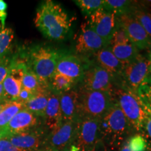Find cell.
Masks as SVG:
<instances>
[{"label":"cell","instance_id":"f1b7e54d","mask_svg":"<svg viewBox=\"0 0 151 151\" xmlns=\"http://www.w3.org/2000/svg\"><path fill=\"white\" fill-rule=\"evenodd\" d=\"M14 39V33L9 27H1L0 25V58L6 55L11 48Z\"/></svg>","mask_w":151,"mask_h":151},{"label":"cell","instance_id":"cb8c5ba5","mask_svg":"<svg viewBox=\"0 0 151 151\" xmlns=\"http://www.w3.org/2000/svg\"><path fill=\"white\" fill-rule=\"evenodd\" d=\"M135 4L136 1L129 0H106L104 1V9L120 16L129 14Z\"/></svg>","mask_w":151,"mask_h":151},{"label":"cell","instance_id":"8d00e7d4","mask_svg":"<svg viewBox=\"0 0 151 151\" xmlns=\"http://www.w3.org/2000/svg\"><path fill=\"white\" fill-rule=\"evenodd\" d=\"M92 151H114L106 147L102 142L99 143Z\"/></svg>","mask_w":151,"mask_h":151},{"label":"cell","instance_id":"4fadbf2b","mask_svg":"<svg viewBox=\"0 0 151 151\" xmlns=\"http://www.w3.org/2000/svg\"><path fill=\"white\" fill-rule=\"evenodd\" d=\"M56 72L71 79L76 84L83 78L85 67L78 56L60 52L56 65Z\"/></svg>","mask_w":151,"mask_h":151},{"label":"cell","instance_id":"f546056e","mask_svg":"<svg viewBox=\"0 0 151 151\" xmlns=\"http://www.w3.org/2000/svg\"><path fill=\"white\" fill-rule=\"evenodd\" d=\"M104 0H75L74 3L86 16H90L96 11L104 9Z\"/></svg>","mask_w":151,"mask_h":151},{"label":"cell","instance_id":"d6986e66","mask_svg":"<svg viewBox=\"0 0 151 151\" xmlns=\"http://www.w3.org/2000/svg\"><path fill=\"white\" fill-rule=\"evenodd\" d=\"M45 127L51 130L62 123V119L60 106V94L50 90L48 101L43 116Z\"/></svg>","mask_w":151,"mask_h":151},{"label":"cell","instance_id":"7c38bea8","mask_svg":"<svg viewBox=\"0 0 151 151\" xmlns=\"http://www.w3.org/2000/svg\"><path fill=\"white\" fill-rule=\"evenodd\" d=\"M118 23L126 32L129 39L139 50L148 48L151 38L140 24L129 14L118 16Z\"/></svg>","mask_w":151,"mask_h":151},{"label":"cell","instance_id":"4316f807","mask_svg":"<svg viewBox=\"0 0 151 151\" xmlns=\"http://www.w3.org/2000/svg\"><path fill=\"white\" fill-rule=\"evenodd\" d=\"M24 109V103L15 101L9 103L0 112V129H3L19 111Z\"/></svg>","mask_w":151,"mask_h":151},{"label":"cell","instance_id":"f35d334b","mask_svg":"<svg viewBox=\"0 0 151 151\" xmlns=\"http://www.w3.org/2000/svg\"><path fill=\"white\" fill-rule=\"evenodd\" d=\"M9 103H10V102H8V101H4V100H3V99L0 100V112H1V111H2L3 109H4L6 106V105L8 104Z\"/></svg>","mask_w":151,"mask_h":151},{"label":"cell","instance_id":"7402d4cb","mask_svg":"<svg viewBox=\"0 0 151 151\" xmlns=\"http://www.w3.org/2000/svg\"><path fill=\"white\" fill-rule=\"evenodd\" d=\"M110 48L114 55L125 65L134 60L139 54V50L131 42L125 44L113 45L110 46Z\"/></svg>","mask_w":151,"mask_h":151},{"label":"cell","instance_id":"836d02e7","mask_svg":"<svg viewBox=\"0 0 151 151\" xmlns=\"http://www.w3.org/2000/svg\"><path fill=\"white\" fill-rule=\"evenodd\" d=\"M7 17V4L3 0H0V22L1 27L4 28L6 19Z\"/></svg>","mask_w":151,"mask_h":151},{"label":"cell","instance_id":"ab89813d","mask_svg":"<svg viewBox=\"0 0 151 151\" xmlns=\"http://www.w3.org/2000/svg\"><path fill=\"white\" fill-rule=\"evenodd\" d=\"M3 95H4V88H3V84L2 83H0V100L3 99Z\"/></svg>","mask_w":151,"mask_h":151},{"label":"cell","instance_id":"484cf974","mask_svg":"<svg viewBox=\"0 0 151 151\" xmlns=\"http://www.w3.org/2000/svg\"><path fill=\"white\" fill-rule=\"evenodd\" d=\"M137 94L147 113L151 116V75L138 87Z\"/></svg>","mask_w":151,"mask_h":151},{"label":"cell","instance_id":"277c9868","mask_svg":"<svg viewBox=\"0 0 151 151\" xmlns=\"http://www.w3.org/2000/svg\"><path fill=\"white\" fill-rule=\"evenodd\" d=\"M113 94H115L113 97L118 103L133 131L139 133L143 132L148 114L141 104L137 92L120 85V87L113 89Z\"/></svg>","mask_w":151,"mask_h":151},{"label":"cell","instance_id":"5bb4252c","mask_svg":"<svg viewBox=\"0 0 151 151\" xmlns=\"http://www.w3.org/2000/svg\"><path fill=\"white\" fill-rule=\"evenodd\" d=\"M109 45L90 27L88 22L82 24L76 42V50L78 53H95Z\"/></svg>","mask_w":151,"mask_h":151},{"label":"cell","instance_id":"d590c367","mask_svg":"<svg viewBox=\"0 0 151 151\" xmlns=\"http://www.w3.org/2000/svg\"><path fill=\"white\" fill-rule=\"evenodd\" d=\"M143 132H146L147 137L151 140V116H150V115H148L146 118Z\"/></svg>","mask_w":151,"mask_h":151},{"label":"cell","instance_id":"9c48e42d","mask_svg":"<svg viewBox=\"0 0 151 151\" xmlns=\"http://www.w3.org/2000/svg\"><path fill=\"white\" fill-rule=\"evenodd\" d=\"M113 77L98 65H93L85 71L81 89L91 91L113 92Z\"/></svg>","mask_w":151,"mask_h":151},{"label":"cell","instance_id":"f6af8a7d","mask_svg":"<svg viewBox=\"0 0 151 151\" xmlns=\"http://www.w3.org/2000/svg\"><path fill=\"white\" fill-rule=\"evenodd\" d=\"M39 151H50V150H46V149H43V148H41V150H39Z\"/></svg>","mask_w":151,"mask_h":151},{"label":"cell","instance_id":"8fae6325","mask_svg":"<svg viewBox=\"0 0 151 151\" xmlns=\"http://www.w3.org/2000/svg\"><path fill=\"white\" fill-rule=\"evenodd\" d=\"M47 134V128L39 126L35 129L4 137L18 148L29 151H39L43 148Z\"/></svg>","mask_w":151,"mask_h":151},{"label":"cell","instance_id":"2e32d148","mask_svg":"<svg viewBox=\"0 0 151 151\" xmlns=\"http://www.w3.org/2000/svg\"><path fill=\"white\" fill-rule=\"evenodd\" d=\"M41 124L39 117L35 116L26 109L19 111L7 125L1 129L3 130L4 137L28 131L39 127Z\"/></svg>","mask_w":151,"mask_h":151},{"label":"cell","instance_id":"e575fe53","mask_svg":"<svg viewBox=\"0 0 151 151\" xmlns=\"http://www.w3.org/2000/svg\"><path fill=\"white\" fill-rule=\"evenodd\" d=\"M34 94H33L32 92L29 91L28 90L24 89V88H22L21 90H20V94H19V96L18 97V99H17V101H21L22 103H24L32 97Z\"/></svg>","mask_w":151,"mask_h":151},{"label":"cell","instance_id":"30bf717a","mask_svg":"<svg viewBox=\"0 0 151 151\" xmlns=\"http://www.w3.org/2000/svg\"><path fill=\"white\" fill-rule=\"evenodd\" d=\"M88 22L90 27L109 44L118 26V16L104 9H100L89 16Z\"/></svg>","mask_w":151,"mask_h":151},{"label":"cell","instance_id":"6da1fadb","mask_svg":"<svg viewBox=\"0 0 151 151\" xmlns=\"http://www.w3.org/2000/svg\"><path fill=\"white\" fill-rule=\"evenodd\" d=\"M72 20L60 4L46 0L37 8L34 22L36 27L47 39L60 41L67 37Z\"/></svg>","mask_w":151,"mask_h":151},{"label":"cell","instance_id":"d6a6232c","mask_svg":"<svg viewBox=\"0 0 151 151\" xmlns=\"http://www.w3.org/2000/svg\"><path fill=\"white\" fill-rule=\"evenodd\" d=\"M0 151H29L18 148L13 145L6 138L3 137L0 140Z\"/></svg>","mask_w":151,"mask_h":151},{"label":"cell","instance_id":"ffe728a7","mask_svg":"<svg viewBox=\"0 0 151 151\" xmlns=\"http://www.w3.org/2000/svg\"><path fill=\"white\" fill-rule=\"evenodd\" d=\"M50 90L35 94L28 101L24 103V109L39 118H43L48 101Z\"/></svg>","mask_w":151,"mask_h":151},{"label":"cell","instance_id":"52a82bcc","mask_svg":"<svg viewBox=\"0 0 151 151\" xmlns=\"http://www.w3.org/2000/svg\"><path fill=\"white\" fill-rule=\"evenodd\" d=\"M77 122H62L47 134L43 148L50 151H67L74 143Z\"/></svg>","mask_w":151,"mask_h":151},{"label":"cell","instance_id":"7a4b0ae2","mask_svg":"<svg viewBox=\"0 0 151 151\" xmlns=\"http://www.w3.org/2000/svg\"><path fill=\"white\" fill-rule=\"evenodd\" d=\"M133 129L117 101L100 119V132L101 142L109 148L114 150L120 148Z\"/></svg>","mask_w":151,"mask_h":151},{"label":"cell","instance_id":"60d3db41","mask_svg":"<svg viewBox=\"0 0 151 151\" xmlns=\"http://www.w3.org/2000/svg\"><path fill=\"white\" fill-rule=\"evenodd\" d=\"M147 50H148V57L149 60L151 61V43H150V46H148V48H147Z\"/></svg>","mask_w":151,"mask_h":151},{"label":"cell","instance_id":"7bdbcfd3","mask_svg":"<svg viewBox=\"0 0 151 151\" xmlns=\"http://www.w3.org/2000/svg\"><path fill=\"white\" fill-rule=\"evenodd\" d=\"M3 137H4V134L3 130L0 129V140H1Z\"/></svg>","mask_w":151,"mask_h":151},{"label":"cell","instance_id":"4dcf8cb0","mask_svg":"<svg viewBox=\"0 0 151 151\" xmlns=\"http://www.w3.org/2000/svg\"><path fill=\"white\" fill-rule=\"evenodd\" d=\"M130 42L129 37L124 31V29L122 27H120L118 23V27L116 28V31L114 32L111 38L109 46H113V45H121L125 44Z\"/></svg>","mask_w":151,"mask_h":151},{"label":"cell","instance_id":"1f68e13d","mask_svg":"<svg viewBox=\"0 0 151 151\" xmlns=\"http://www.w3.org/2000/svg\"><path fill=\"white\" fill-rule=\"evenodd\" d=\"M14 59V58L8 55H4L0 58V83H3L4 80L6 77L12 67Z\"/></svg>","mask_w":151,"mask_h":151},{"label":"cell","instance_id":"5b68a950","mask_svg":"<svg viewBox=\"0 0 151 151\" xmlns=\"http://www.w3.org/2000/svg\"><path fill=\"white\" fill-rule=\"evenodd\" d=\"M78 94L80 118L101 119L114 102L113 92L81 89Z\"/></svg>","mask_w":151,"mask_h":151},{"label":"cell","instance_id":"8992f818","mask_svg":"<svg viewBox=\"0 0 151 151\" xmlns=\"http://www.w3.org/2000/svg\"><path fill=\"white\" fill-rule=\"evenodd\" d=\"M101 142L100 118H79L73 146L79 151H92Z\"/></svg>","mask_w":151,"mask_h":151},{"label":"cell","instance_id":"603a6c76","mask_svg":"<svg viewBox=\"0 0 151 151\" xmlns=\"http://www.w3.org/2000/svg\"><path fill=\"white\" fill-rule=\"evenodd\" d=\"M22 86L24 89L28 90L33 94L50 90L41 84L35 73L28 69L25 63H24L23 73L22 76Z\"/></svg>","mask_w":151,"mask_h":151},{"label":"cell","instance_id":"44dd1931","mask_svg":"<svg viewBox=\"0 0 151 151\" xmlns=\"http://www.w3.org/2000/svg\"><path fill=\"white\" fill-rule=\"evenodd\" d=\"M129 14L142 26L151 38V12L143 1H136Z\"/></svg>","mask_w":151,"mask_h":151},{"label":"cell","instance_id":"ee69618b","mask_svg":"<svg viewBox=\"0 0 151 151\" xmlns=\"http://www.w3.org/2000/svg\"><path fill=\"white\" fill-rule=\"evenodd\" d=\"M146 7L149 9V10H150V11L151 12V1H150V3H149V4H148V6H146Z\"/></svg>","mask_w":151,"mask_h":151},{"label":"cell","instance_id":"e0dca14e","mask_svg":"<svg viewBox=\"0 0 151 151\" xmlns=\"http://www.w3.org/2000/svg\"><path fill=\"white\" fill-rule=\"evenodd\" d=\"M60 106L62 122H77L79 114V94L76 90H71L60 94Z\"/></svg>","mask_w":151,"mask_h":151},{"label":"cell","instance_id":"83f0119b","mask_svg":"<svg viewBox=\"0 0 151 151\" xmlns=\"http://www.w3.org/2000/svg\"><path fill=\"white\" fill-rule=\"evenodd\" d=\"M127 141L130 151H151L148 139L141 133L131 136Z\"/></svg>","mask_w":151,"mask_h":151},{"label":"cell","instance_id":"ac0fdd59","mask_svg":"<svg viewBox=\"0 0 151 151\" xmlns=\"http://www.w3.org/2000/svg\"><path fill=\"white\" fill-rule=\"evenodd\" d=\"M95 59L98 65L108 71L113 78L116 76H120L126 65L114 55L109 45L95 52Z\"/></svg>","mask_w":151,"mask_h":151},{"label":"cell","instance_id":"ba28073f","mask_svg":"<svg viewBox=\"0 0 151 151\" xmlns=\"http://www.w3.org/2000/svg\"><path fill=\"white\" fill-rule=\"evenodd\" d=\"M151 75V61L148 57L139 54L134 60L124 66L120 75L122 86L137 92L138 87Z\"/></svg>","mask_w":151,"mask_h":151},{"label":"cell","instance_id":"9a60e30c","mask_svg":"<svg viewBox=\"0 0 151 151\" xmlns=\"http://www.w3.org/2000/svg\"><path fill=\"white\" fill-rule=\"evenodd\" d=\"M24 62L14 59L10 71L4 80L3 100L8 102L17 101L21 90L22 76L23 73Z\"/></svg>","mask_w":151,"mask_h":151},{"label":"cell","instance_id":"3957f363","mask_svg":"<svg viewBox=\"0 0 151 151\" xmlns=\"http://www.w3.org/2000/svg\"><path fill=\"white\" fill-rule=\"evenodd\" d=\"M59 53L58 50L45 45H35L30 47L25 53L24 62L41 84L47 88H49L50 78L56 72Z\"/></svg>","mask_w":151,"mask_h":151},{"label":"cell","instance_id":"d4e9b609","mask_svg":"<svg viewBox=\"0 0 151 151\" xmlns=\"http://www.w3.org/2000/svg\"><path fill=\"white\" fill-rule=\"evenodd\" d=\"M76 83L71 79L55 72L49 82V88L51 91L61 94L72 90Z\"/></svg>","mask_w":151,"mask_h":151},{"label":"cell","instance_id":"74e56055","mask_svg":"<svg viewBox=\"0 0 151 151\" xmlns=\"http://www.w3.org/2000/svg\"><path fill=\"white\" fill-rule=\"evenodd\" d=\"M119 151H130L129 147H128L127 140H126L123 143H122V146H120V148H119Z\"/></svg>","mask_w":151,"mask_h":151},{"label":"cell","instance_id":"b9f144b4","mask_svg":"<svg viewBox=\"0 0 151 151\" xmlns=\"http://www.w3.org/2000/svg\"><path fill=\"white\" fill-rule=\"evenodd\" d=\"M67 151H79L78 149L76 148L75 146H71V148H69V150H67Z\"/></svg>","mask_w":151,"mask_h":151}]
</instances>
